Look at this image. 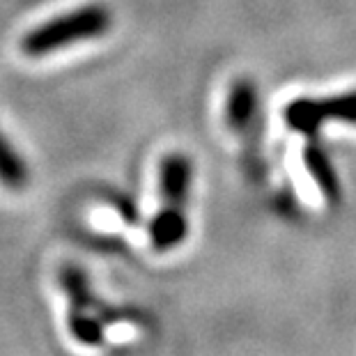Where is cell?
I'll use <instances>...</instances> for the list:
<instances>
[{
    "instance_id": "obj_1",
    "label": "cell",
    "mask_w": 356,
    "mask_h": 356,
    "mask_svg": "<svg viewBox=\"0 0 356 356\" xmlns=\"http://www.w3.org/2000/svg\"><path fill=\"white\" fill-rule=\"evenodd\" d=\"M193 181V163L181 152H170L159 165V188L163 207L156 211L149 225V239L154 251L168 253L184 244L188 234L186 204Z\"/></svg>"
},
{
    "instance_id": "obj_2",
    "label": "cell",
    "mask_w": 356,
    "mask_h": 356,
    "mask_svg": "<svg viewBox=\"0 0 356 356\" xmlns=\"http://www.w3.org/2000/svg\"><path fill=\"white\" fill-rule=\"evenodd\" d=\"M113 26V12L102 3L81 5L76 10L44 21L21 40L28 58H44L81 42L99 40Z\"/></svg>"
},
{
    "instance_id": "obj_3",
    "label": "cell",
    "mask_w": 356,
    "mask_h": 356,
    "mask_svg": "<svg viewBox=\"0 0 356 356\" xmlns=\"http://www.w3.org/2000/svg\"><path fill=\"white\" fill-rule=\"evenodd\" d=\"M283 120L292 131L315 134L329 120H343V122L356 124V92L336 95L329 99H301L290 102L283 108Z\"/></svg>"
},
{
    "instance_id": "obj_4",
    "label": "cell",
    "mask_w": 356,
    "mask_h": 356,
    "mask_svg": "<svg viewBox=\"0 0 356 356\" xmlns=\"http://www.w3.org/2000/svg\"><path fill=\"white\" fill-rule=\"evenodd\" d=\"M63 280V290L70 297V315H67V322H70V331L72 336L79 340L81 345L88 347H97L102 345L104 340V329L102 324L95 320L92 313H90V290H88V278L86 274L74 267V264H67L60 274Z\"/></svg>"
},
{
    "instance_id": "obj_5",
    "label": "cell",
    "mask_w": 356,
    "mask_h": 356,
    "mask_svg": "<svg viewBox=\"0 0 356 356\" xmlns=\"http://www.w3.org/2000/svg\"><path fill=\"white\" fill-rule=\"evenodd\" d=\"M257 113V88L251 79L232 81L225 99V122L232 131H246Z\"/></svg>"
},
{
    "instance_id": "obj_6",
    "label": "cell",
    "mask_w": 356,
    "mask_h": 356,
    "mask_svg": "<svg viewBox=\"0 0 356 356\" xmlns=\"http://www.w3.org/2000/svg\"><path fill=\"white\" fill-rule=\"evenodd\" d=\"M30 181L28 165L24 156L19 154V149L12 145L10 138L0 129V184L10 191H21Z\"/></svg>"
},
{
    "instance_id": "obj_7",
    "label": "cell",
    "mask_w": 356,
    "mask_h": 356,
    "mask_svg": "<svg viewBox=\"0 0 356 356\" xmlns=\"http://www.w3.org/2000/svg\"><path fill=\"white\" fill-rule=\"evenodd\" d=\"M306 163H308L310 172L315 175V179L320 181V186L324 188V191L333 193V188H336V179H333V172H331L327 159L322 156L320 149L310 147L308 152H306Z\"/></svg>"
}]
</instances>
